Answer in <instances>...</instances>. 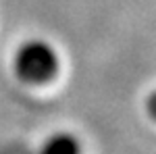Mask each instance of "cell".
Wrapping results in <instances>:
<instances>
[{
  "mask_svg": "<svg viewBox=\"0 0 156 154\" xmlns=\"http://www.w3.org/2000/svg\"><path fill=\"white\" fill-rule=\"evenodd\" d=\"M146 110H148L150 119H152V121H156V90L148 96V100H146Z\"/></svg>",
  "mask_w": 156,
  "mask_h": 154,
  "instance_id": "cell-3",
  "label": "cell"
},
{
  "mask_svg": "<svg viewBox=\"0 0 156 154\" xmlns=\"http://www.w3.org/2000/svg\"><path fill=\"white\" fill-rule=\"evenodd\" d=\"M40 154H81V144L73 133L58 131L42 144Z\"/></svg>",
  "mask_w": 156,
  "mask_h": 154,
  "instance_id": "cell-2",
  "label": "cell"
},
{
  "mask_svg": "<svg viewBox=\"0 0 156 154\" xmlns=\"http://www.w3.org/2000/svg\"><path fill=\"white\" fill-rule=\"evenodd\" d=\"M15 71L21 81L42 85L58 75V56L50 44L42 40H31L17 50Z\"/></svg>",
  "mask_w": 156,
  "mask_h": 154,
  "instance_id": "cell-1",
  "label": "cell"
}]
</instances>
